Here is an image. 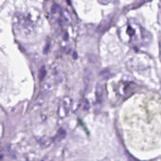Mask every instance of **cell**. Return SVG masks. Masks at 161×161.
<instances>
[{
    "instance_id": "cell-10",
    "label": "cell",
    "mask_w": 161,
    "mask_h": 161,
    "mask_svg": "<svg viewBox=\"0 0 161 161\" xmlns=\"http://www.w3.org/2000/svg\"><path fill=\"white\" fill-rule=\"evenodd\" d=\"M59 9H60V6L58 4H56V3L53 4L52 7L51 11L52 14H56Z\"/></svg>"
},
{
    "instance_id": "cell-1",
    "label": "cell",
    "mask_w": 161,
    "mask_h": 161,
    "mask_svg": "<svg viewBox=\"0 0 161 161\" xmlns=\"http://www.w3.org/2000/svg\"><path fill=\"white\" fill-rule=\"evenodd\" d=\"M119 34L123 41L134 46L145 45L149 41L148 33L139 24L131 21L122 28Z\"/></svg>"
},
{
    "instance_id": "cell-12",
    "label": "cell",
    "mask_w": 161,
    "mask_h": 161,
    "mask_svg": "<svg viewBox=\"0 0 161 161\" xmlns=\"http://www.w3.org/2000/svg\"><path fill=\"white\" fill-rule=\"evenodd\" d=\"M90 107V104H89V102L86 99H85L84 101V104L83 108L85 110H88Z\"/></svg>"
},
{
    "instance_id": "cell-13",
    "label": "cell",
    "mask_w": 161,
    "mask_h": 161,
    "mask_svg": "<svg viewBox=\"0 0 161 161\" xmlns=\"http://www.w3.org/2000/svg\"><path fill=\"white\" fill-rule=\"evenodd\" d=\"M73 57L75 60L77 59L78 58V55H77V53H76L74 52L73 54Z\"/></svg>"
},
{
    "instance_id": "cell-3",
    "label": "cell",
    "mask_w": 161,
    "mask_h": 161,
    "mask_svg": "<svg viewBox=\"0 0 161 161\" xmlns=\"http://www.w3.org/2000/svg\"><path fill=\"white\" fill-rule=\"evenodd\" d=\"M26 17L36 27L42 25L43 22L42 15L40 11L34 7L28 8L24 13Z\"/></svg>"
},
{
    "instance_id": "cell-2",
    "label": "cell",
    "mask_w": 161,
    "mask_h": 161,
    "mask_svg": "<svg viewBox=\"0 0 161 161\" xmlns=\"http://www.w3.org/2000/svg\"><path fill=\"white\" fill-rule=\"evenodd\" d=\"M13 24L16 33L19 36L28 38L36 34V27L26 17L24 13H16L13 17Z\"/></svg>"
},
{
    "instance_id": "cell-8",
    "label": "cell",
    "mask_w": 161,
    "mask_h": 161,
    "mask_svg": "<svg viewBox=\"0 0 161 161\" xmlns=\"http://www.w3.org/2000/svg\"><path fill=\"white\" fill-rule=\"evenodd\" d=\"M66 133L65 130L63 129H60L58 130V133H57L56 135L54 137V140L55 141H60L62 140V139H64L65 137Z\"/></svg>"
},
{
    "instance_id": "cell-11",
    "label": "cell",
    "mask_w": 161,
    "mask_h": 161,
    "mask_svg": "<svg viewBox=\"0 0 161 161\" xmlns=\"http://www.w3.org/2000/svg\"><path fill=\"white\" fill-rule=\"evenodd\" d=\"M50 43H47L46 44V46H45L44 50H43V53H44V54H46L48 53L49 50L50 49Z\"/></svg>"
},
{
    "instance_id": "cell-6",
    "label": "cell",
    "mask_w": 161,
    "mask_h": 161,
    "mask_svg": "<svg viewBox=\"0 0 161 161\" xmlns=\"http://www.w3.org/2000/svg\"><path fill=\"white\" fill-rule=\"evenodd\" d=\"M103 87L100 84H97L96 86V97L97 100L98 102H101L102 101L103 97Z\"/></svg>"
},
{
    "instance_id": "cell-9",
    "label": "cell",
    "mask_w": 161,
    "mask_h": 161,
    "mask_svg": "<svg viewBox=\"0 0 161 161\" xmlns=\"http://www.w3.org/2000/svg\"><path fill=\"white\" fill-rule=\"evenodd\" d=\"M47 74V70L46 69L45 66H43L39 70L38 74V79L41 81L43 80Z\"/></svg>"
},
{
    "instance_id": "cell-4",
    "label": "cell",
    "mask_w": 161,
    "mask_h": 161,
    "mask_svg": "<svg viewBox=\"0 0 161 161\" xmlns=\"http://www.w3.org/2000/svg\"><path fill=\"white\" fill-rule=\"evenodd\" d=\"M50 70L53 80L56 82L61 83L64 77V73L61 67L58 64H53L51 66Z\"/></svg>"
},
{
    "instance_id": "cell-7",
    "label": "cell",
    "mask_w": 161,
    "mask_h": 161,
    "mask_svg": "<svg viewBox=\"0 0 161 161\" xmlns=\"http://www.w3.org/2000/svg\"><path fill=\"white\" fill-rule=\"evenodd\" d=\"M62 17L63 20L66 24H69L71 22V18L70 14L66 10H65L64 11L62 12Z\"/></svg>"
},
{
    "instance_id": "cell-5",
    "label": "cell",
    "mask_w": 161,
    "mask_h": 161,
    "mask_svg": "<svg viewBox=\"0 0 161 161\" xmlns=\"http://www.w3.org/2000/svg\"><path fill=\"white\" fill-rule=\"evenodd\" d=\"M83 80L85 86L87 89L88 87H89L90 83L92 82V73L88 69H85L84 72Z\"/></svg>"
}]
</instances>
